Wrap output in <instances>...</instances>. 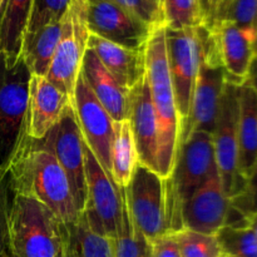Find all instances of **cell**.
Wrapping results in <instances>:
<instances>
[{
	"label": "cell",
	"instance_id": "obj_1",
	"mask_svg": "<svg viewBox=\"0 0 257 257\" xmlns=\"http://www.w3.org/2000/svg\"><path fill=\"white\" fill-rule=\"evenodd\" d=\"M8 168L15 195L42 202L64 225L78 220L79 212L67 175L42 141L32 140L25 133Z\"/></svg>",
	"mask_w": 257,
	"mask_h": 257
},
{
	"label": "cell",
	"instance_id": "obj_2",
	"mask_svg": "<svg viewBox=\"0 0 257 257\" xmlns=\"http://www.w3.org/2000/svg\"><path fill=\"white\" fill-rule=\"evenodd\" d=\"M146 74L157 118L158 175L168 178L175 170L180 148L181 120L168 68L166 27H153L145 47Z\"/></svg>",
	"mask_w": 257,
	"mask_h": 257
},
{
	"label": "cell",
	"instance_id": "obj_3",
	"mask_svg": "<svg viewBox=\"0 0 257 257\" xmlns=\"http://www.w3.org/2000/svg\"><path fill=\"white\" fill-rule=\"evenodd\" d=\"M63 247V223L39 201L15 195L9 217L10 257H57Z\"/></svg>",
	"mask_w": 257,
	"mask_h": 257
},
{
	"label": "cell",
	"instance_id": "obj_4",
	"mask_svg": "<svg viewBox=\"0 0 257 257\" xmlns=\"http://www.w3.org/2000/svg\"><path fill=\"white\" fill-rule=\"evenodd\" d=\"M216 168L212 133L191 132L180 145L172 175L165 180L171 232L182 230L181 210L183 203L190 200Z\"/></svg>",
	"mask_w": 257,
	"mask_h": 257
},
{
	"label": "cell",
	"instance_id": "obj_5",
	"mask_svg": "<svg viewBox=\"0 0 257 257\" xmlns=\"http://www.w3.org/2000/svg\"><path fill=\"white\" fill-rule=\"evenodd\" d=\"M30 77L24 58L9 64L0 52V167L9 166L25 136Z\"/></svg>",
	"mask_w": 257,
	"mask_h": 257
},
{
	"label": "cell",
	"instance_id": "obj_6",
	"mask_svg": "<svg viewBox=\"0 0 257 257\" xmlns=\"http://www.w3.org/2000/svg\"><path fill=\"white\" fill-rule=\"evenodd\" d=\"M226 84V72L221 62L215 35L201 25V58L188 119L180 136V145L191 132L215 130L218 105Z\"/></svg>",
	"mask_w": 257,
	"mask_h": 257
},
{
	"label": "cell",
	"instance_id": "obj_7",
	"mask_svg": "<svg viewBox=\"0 0 257 257\" xmlns=\"http://www.w3.org/2000/svg\"><path fill=\"white\" fill-rule=\"evenodd\" d=\"M84 0H70L60 19V37L47 78L72 102L89 38Z\"/></svg>",
	"mask_w": 257,
	"mask_h": 257
},
{
	"label": "cell",
	"instance_id": "obj_8",
	"mask_svg": "<svg viewBox=\"0 0 257 257\" xmlns=\"http://www.w3.org/2000/svg\"><path fill=\"white\" fill-rule=\"evenodd\" d=\"M124 192L133 221L147 240L172 233L168 225L165 178L138 163Z\"/></svg>",
	"mask_w": 257,
	"mask_h": 257
},
{
	"label": "cell",
	"instance_id": "obj_9",
	"mask_svg": "<svg viewBox=\"0 0 257 257\" xmlns=\"http://www.w3.org/2000/svg\"><path fill=\"white\" fill-rule=\"evenodd\" d=\"M166 47L182 132L190 115L196 78L200 68L201 25L182 29L166 27Z\"/></svg>",
	"mask_w": 257,
	"mask_h": 257
},
{
	"label": "cell",
	"instance_id": "obj_10",
	"mask_svg": "<svg viewBox=\"0 0 257 257\" xmlns=\"http://www.w3.org/2000/svg\"><path fill=\"white\" fill-rule=\"evenodd\" d=\"M85 163V197L83 216L88 226L98 235L114 238L122 217V197L110 176L105 172L83 141Z\"/></svg>",
	"mask_w": 257,
	"mask_h": 257
},
{
	"label": "cell",
	"instance_id": "obj_11",
	"mask_svg": "<svg viewBox=\"0 0 257 257\" xmlns=\"http://www.w3.org/2000/svg\"><path fill=\"white\" fill-rule=\"evenodd\" d=\"M238 98L237 85L226 80L218 105L215 130L212 132L215 160L223 191L233 198L242 191L243 183L238 177Z\"/></svg>",
	"mask_w": 257,
	"mask_h": 257
},
{
	"label": "cell",
	"instance_id": "obj_12",
	"mask_svg": "<svg viewBox=\"0 0 257 257\" xmlns=\"http://www.w3.org/2000/svg\"><path fill=\"white\" fill-rule=\"evenodd\" d=\"M90 34L130 49H143L155 25L138 18L115 0H84Z\"/></svg>",
	"mask_w": 257,
	"mask_h": 257
},
{
	"label": "cell",
	"instance_id": "obj_13",
	"mask_svg": "<svg viewBox=\"0 0 257 257\" xmlns=\"http://www.w3.org/2000/svg\"><path fill=\"white\" fill-rule=\"evenodd\" d=\"M39 141L54 155L67 175L77 210L82 213L87 197L84 152L82 133L72 104L65 109L55 127Z\"/></svg>",
	"mask_w": 257,
	"mask_h": 257
},
{
	"label": "cell",
	"instance_id": "obj_14",
	"mask_svg": "<svg viewBox=\"0 0 257 257\" xmlns=\"http://www.w3.org/2000/svg\"><path fill=\"white\" fill-rule=\"evenodd\" d=\"M70 104L74 109L83 141L103 170L110 176V147L114 120L93 94L82 72L78 75Z\"/></svg>",
	"mask_w": 257,
	"mask_h": 257
},
{
	"label": "cell",
	"instance_id": "obj_15",
	"mask_svg": "<svg viewBox=\"0 0 257 257\" xmlns=\"http://www.w3.org/2000/svg\"><path fill=\"white\" fill-rule=\"evenodd\" d=\"M231 212L230 198L226 196L216 168L207 180L186 201L181 210L182 227L207 235H216L227 225Z\"/></svg>",
	"mask_w": 257,
	"mask_h": 257
},
{
	"label": "cell",
	"instance_id": "obj_16",
	"mask_svg": "<svg viewBox=\"0 0 257 257\" xmlns=\"http://www.w3.org/2000/svg\"><path fill=\"white\" fill-rule=\"evenodd\" d=\"M127 119L135 140L138 163L158 173L157 118L146 73L128 93Z\"/></svg>",
	"mask_w": 257,
	"mask_h": 257
},
{
	"label": "cell",
	"instance_id": "obj_17",
	"mask_svg": "<svg viewBox=\"0 0 257 257\" xmlns=\"http://www.w3.org/2000/svg\"><path fill=\"white\" fill-rule=\"evenodd\" d=\"M69 105L70 98L47 77L32 74L25 128L28 137L35 141L43 140L59 122Z\"/></svg>",
	"mask_w": 257,
	"mask_h": 257
},
{
	"label": "cell",
	"instance_id": "obj_18",
	"mask_svg": "<svg viewBox=\"0 0 257 257\" xmlns=\"http://www.w3.org/2000/svg\"><path fill=\"white\" fill-rule=\"evenodd\" d=\"M211 32L217 43L226 80L236 85L245 83L255 57V44L231 20L218 23Z\"/></svg>",
	"mask_w": 257,
	"mask_h": 257
},
{
	"label": "cell",
	"instance_id": "obj_19",
	"mask_svg": "<svg viewBox=\"0 0 257 257\" xmlns=\"http://www.w3.org/2000/svg\"><path fill=\"white\" fill-rule=\"evenodd\" d=\"M88 48L97 54L105 69L122 88L130 92L146 73V54L143 49H130L89 34Z\"/></svg>",
	"mask_w": 257,
	"mask_h": 257
},
{
	"label": "cell",
	"instance_id": "obj_20",
	"mask_svg": "<svg viewBox=\"0 0 257 257\" xmlns=\"http://www.w3.org/2000/svg\"><path fill=\"white\" fill-rule=\"evenodd\" d=\"M82 72L85 82L100 104L114 122L127 118L128 90L122 88L113 75L105 69L94 52L87 48L82 63Z\"/></svg>",
	"mask_w": 257,
	"mask_h": 257
},
{
	"label": "cell",
	"instance_id": "obj_21",
	"mask_svg": "<svg viewBox=\"0 0 257 257\" xmlns=\"http://www.w3.org/2000/svg\"><path fill=\"white\" fill-rule=\"evenodd\" d=\"M238 177L245 186L257 161V93L248 79L237 85Z\"/></svg>",
	"mask_w": 257,
	"mask_h": 257
},
{
	"label": "cell",
	"instance_id": "obj_22",
	"mask_svg": "<svg viewBox=\"0 0 257 257\" xmlns=\"http://www.w3.org/2000/svg\"><path fill=\"white\" fill-rule=\"evenodd\" d=\"M33 0H7L0 23V52L9 64L22 57L23 42L29 22Z\"/></svg>",
	"mask_w": 257,
	"mask_h": 257
},
{
	"label": "cell",
	"instance_id": "obj_23",
	"mask_svg": "<svg viewBox=\"0 0 257 257\" xmlns=\"http://www.w3.org/2000/svg\"><path fill=\"white\" fill-rule=\"evenodd\" d=\"M138 165L137 150L128 119L114 122L110 147V176L117 187L125 188Z\"/></svg>",
	"mask_w": 257,
	"mask_h": 257
},
{
	"label": "cell",
	"instance_id": "obj_24",
	"mask_svg": "<svg viewBox=\"0 0 257 257\" xmlns=\"http://www.w3.org/2000/svg\"><path fill=\"white\" fill-rule=\"evenodd\" d=\"M63 241L69 257H114L112 238L90 230L83 213L74 223H63Z\"/></svg>",
	"mask_w": 257,
	"mask_h": 257
},
{
	"label": "cell",
	"instance_id": "obj_25",
	"mask_svg": "<svg viewBox=\"0 0 257 257\" xmlns=\"http://www.w3.org/2000/svg\"><path fill=\"white\" fill-rule=\"evenodd\" d=\"M60 37V20L50 23L24 40L22 57L33 75L47 77Z\"/></svg>",
	"mask_w": 257,
	"mask_h": 257
},
{
	"label": "cell",
	"instance_id": "obj_26",
	"mask_svg": "<svg viewBox=\"0 0 257 257\" xmlns=\"http://www.w3.org/2000/svg\"><path fill=\"white\" fill-rule=\"evenodd\" d=\"M119 188V187H118ZM122 197V217L113 241L114 257H150L151 241L136 226L130 212L124 188H119Z\"/></svg>",
	"mask_w": 257,
	"mask_h": 257
},
{
	"label": "cell",
	"instance_id": "obj_27",
	"mask_svg": "<svg viewBox=\"0 0 257 257\" xmlns=\"http://www.w3.org/2000/svg\"><path fill=\"white\" fill-rule=\"evenodd\" d=\"M222 253L228 257H257V238L248 223L226 225L216 233Z\"/></svg>",
	"mask_w": 257,
	"mask_h": 257
},
{
	"label": "cell",
	"instance_id": "obj_28",
	"mask_svg": "<svg viewBox=\"0 0 257 257\" xmlns=\"http://www.w3.org/2000/svg\"><path fill=\"white\" fill-rule=\"evenodd\" d=\"M175 233L181 257H223L216 235L182 228Z\"/></svg>",
	"mask_w": 257,
	"mask_h": 257
},
{
	"label": "cell",
	"instance_id": "obj_29",
	"mask_svg": "<svg viewBox=\"0 0 257 257\" xmlns=\"http://www.w3.org/2000/svg\"><path fill=\"white\" fill-rule=\"evenodd\" d=\"M163 24L171 29L202 25L198 0H162Z\"/></svg>",
	"mask_w": 257,
	"mask_h": 257
},
{
	"label": "cell",
	"instance_id": "obj_30",
	"mask_svg": "<svg viewBox=\"0 0 257 257\" xmlns=\"http://www.w3.org/2000/svg\"><path fill=\"white\" fill-rule=\"evenodd\" d=\"M69 3L70 0H33L24 40L29 39L45 25L59 22Z\"/></svg>",
	"mask_w": 257,
	"mask_h": 257
},
{
	"label": "cell",
	"instance_id": "obj_31",
	"mask_svg": "<svg viewBox=\"0 0 257 257\" xmlns=\"http://www.w3.org/2000/svg\"><path fill=\"white\" fill-rule=\"evenodd\" d=\"M226 20H231L255 44L257 39V0H233Z\"/></svg>",
	"mask_w": 257,
	"mask_h": 257
},
{
	"label": "cell",
	"instance_id": "obj_32",
	"mask_svg": "<svg viewBox=\"0 0 257 257\" xmlns=\"http://www.w3.org/2000/svg\"><path fill=\"white\" fill-rule=\"evenodd\" d=\"M14 196L9 168L0 167V255L8 252L9 217Z\"/></svg>",
	"mask_w": 257,
	"mask_h": 257
},
{
	"label": "cell",
	"instance_id": "obj_33",
	"mask_svg": "<svg viewBox=\"0 0 257 257\" xmlns=\"http://www.w3.org/2000/svg\"><path fill=\"white\" fill-rule=\"evenodd\" d=\"M231 207L245 220L257 213V161L242 191L230 200Z\"/></svg>",
	"mask_w": 257,
	"mask_h": 257
},
{
	"label": "cell",
	"instance_id": "obj_34",
	"mask_svg": "<svg viewBox=\"0 0 257 257\" xmlns=\"http://www.w3.org/2000/svg\"><path fill=\"white\" fill-rule=\"evenodd\" d=\"M150 257H181L175 233H166L151 241Z\"/></svg>",
	"mask_w": 257,
	"mask_h": 257
},
{
	"label": "cell",
	"instance_id": "obj_35",
	"mask_svg": "<svg viewBox=\"0 0 257 257\" xmlns=\"http://www.w3.org/2000/svg\"><path fill=\"white\" fill-rule=\"evenodd\" d=\"M115 2L119 3L120 5H123L125 9L132 12L133 14L137 15L138 18H141L142 20L147 22L148 24H161V23L158 22L156 14L153 13V10L151 9V7L147 4L146 0H115Z\"/></svg>",
	"mask_w": 257,
	"mask_h": 257
},
{
	"label": "cell",
	"instance_id": "obj_36",
	"mask_svg": "<svg viewBox=\"0 0 257 257\" xmlns=\"http://www.w3.org/2000/svg\"><path fill=\"white\" fill-rule=\"evenodd\" d=\"M202 17V25L208 30H213L218 23L220 0H198Z\"/></svg>",
	"mask_w": 257,
	"mask_h": 257
},
{
	"label": "cell",
	"instance_id": "obj_37",
	"mask_svg": "<svg viewBox=\"0 0 257 257\" xmlns=\"http://www.w3.org/2000/svg\"><path fill=\"white\" fill-rule=\"evenodd\" d=\"M233 0H220V10H218V23L223 22L227 19L228 14H230L231 7H232ZM217 23V24H218ZM217 27V25H216Z\"/></svg>",
	"mask_w": 257,
	"mask_h": 257
},
{
	"label": "cell",
	"instance_id": "obj_38",
	"mask_svg": "<svg viewBox=\"0 0 257 257\" xmlns=\"http://www.w3.org/2000/svg\"><path fill=\"white\" fill-rule=\"evenodd\" d=\"M147 4L150 5L151 9L153 10V13L157 17L158 22L161 24H163V15H162V0H146Z\"/></svg>",
	"mask_w": 257,
	"mask_h": 257
},
{
	"label": "cell",
	"instance_id": "obj_39",
	"mask_svg": "<svg viewBox=\"0 0 257 257\" xmlns=\"http://www.w3.org/2000/svg\"><path fill=\"white\" fill-rule=\"evenodd\" d=\"M248 82L252 84V87L255 88L256 93H257V54H255L253 57L252 63H251L250 67V72H248Z\"/></svg>",
	"mask_w": 257,
	"mask_h": 257
},
{
	"label": "cell",
	"instance_id": "obj_40",
	"mask_svg": "<svg viewBox=\"0 0 257 257\" xmlns=\"http://www.w3.org/2000/svg\"><path fill=\"white\" fill-rule=\"evenodd\" d=\"M247 223H248V226H250L251 230L253 231V233H255V236L257 238V213H255V215L251 216V217L248 218Z\"/></svg>",
	"mask_w": 257,
	"mask_h": 257
},
{
	"label": "cell",
	"instance_id": "obj_41",
	"mask_svg": "<svg viewBox=\"0 0 257 257\" xmlns=\"http://www.w3.org/2000/svg\"><path fill=\"white\" fill-rule=\"evenodd\" d=\"M57 257H69V255H68V252H67V248H65V246H64V241H63L62 250H60V252L58 253Z\"/></svg>",
	"mask_w": 257,
	"mask_h": 257
},
{
	"label": "cell",
	"instance_id": "obj_42",
	"mask_svg": "<svg viewBox=\"0 0 257 257\" xmlns=\"http://www.w3.org/2000/svg\"><path fill=\"white\" fill-rule=\"evenodd\" d=\"M5 2H7V0H0V23H2L3 13H4V8H5Z\"/></svg>",
	"mask_w": 257,
	"mask_h": 257
},
{
	"label": "cell",
	"instance_id": "obj_43",
	"mask_svg": "<svg viewBox=\"0 0 257 257\" xmlns=\"http://www.w3.org/2000/svg\"><path fill=\"white\" fill-rule=\"evenodd\" d=\"M0 257H10V256H9V253H8V252H4V253H2V255H0Z\"/></svg>",
	"mask_w": 257,
	"mask_h": 257
},
{
	"label": "cell",
	"instance_id": "obj_44",
	"mask_svg": "<svg viewBox=\"0 0 257 257\" xmlns=\"http://www.w3.org/2000/svg\"><path fill=\"white\" fill-rule=\"evenodd\" d=\"M255 54H257V39H256V43H255Z\"/></svg>",
	"mask_w": 257,
	"mask_h": 257
},
{
	"label": "cell",
	"instance_id": "obj_45",
	"mask_svg": "<svg viewBox=\"0 0 257 257\" xmlns=\"http://www.w3.org/2000/svg\"><path fill=\"white\" fill-rule=\"evenodd\" d=\"M223 257H228V256H225V255H223Z\"/></svg>",
	"mask_w": 257,
	"mask_h": 257
}]
</instances>
